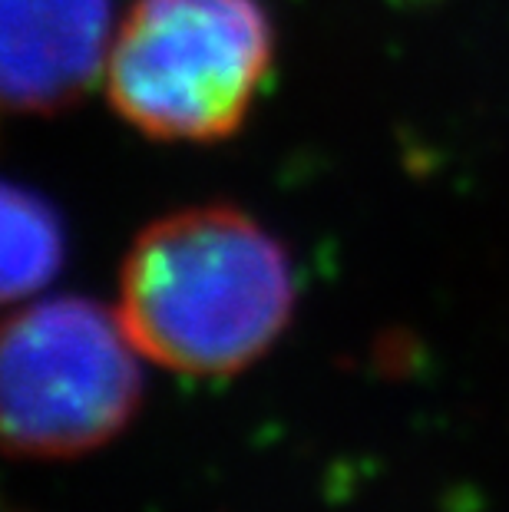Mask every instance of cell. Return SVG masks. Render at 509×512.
<instances>
[{
  "mask_svg": "<svg viewBox=\"0 0 509 512\" xmlns=\"http://www.w3.org/2000/svg\"><path fill=\"white\" fill-rule=\"evenodd\" d=\"M272 57L258 0H136L113 37L106 90L146 136L215 143L245 123Z\"/></svg>",
  "mask_w": 509,
  "mask_h": 512,
  "instance_id": "7a4b0ae2",
  "label": "cell"
},
{
  "mask_svg": "<svg viewBox=\"0 0 509 512\" xmlns=\"http://www.w3.org/2000/svg\"><path fill=\"white\" fill-rule=\"evenodd\" d=\"M285 245L232 205L166 215L139 232L119 271V321L136 351L179 374L255 364L295 311Z\"/></svg>",
  "mask_w": 509,
  "mask_h": 512,
  "instance_id": "6da1fadb",
  "label": "cell"
},
{
  "mask_svg": "<svg viewBox=\"0 0 509 512\" xmlns=\"http://www.w3.org/2000/svg\"><path fill=\"white\" fill-rule=\"evenodd\" d=\"M113 0H0V106L57 113L96 83L113 50Z\"/></svg>",
  "mask_w": 509,
  "mask_h": 512,
  "instance_id": "277c9868",
  "label": "cell"
},
{
  "mask_svg": "<svg viewBox=\"0 0 509 512\" xmlns=\"http://www.w3.org/2000/svg\"><path fill=\"white\" fill-rule=\"evenodd\" d=\"M63 265V225L40 195L0 182V304L37 294Z\"/></svg>",
  "mask_w": 509,
  "mask_h": 512,
  "instance_id": "5b68a950",
  "label": "cell"
},
{
  "mask_svg": "<svg viewBox=\"0 0 509 512\" xmlns=\"http://www.w3.org/2000/svg\"><path fill=\"white\" fill-rule=\"evenodd\" d=\"M139 351L86 298L27 304L0 321V446L63 460L110 443L143 397Z\"/></svg>",
  "mask_w": 509,
  "mask_h": 512,
  "instance_id": "3957f363",
  "label": "cell"
}]
</instances>
